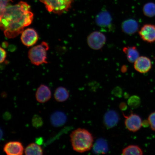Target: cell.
Returning <instances> with one entry per match:
<instances>
[{"label":"cell","instance_id":"8fae6325","mask_svg":"<svg viewBox=\"0 0 155 155\" xmlns=\"http://www.w3.org/2000/svg\"><path fill=\"white\" fill-rule=\"evenodd\" d=\"M35 97L36 100L38 102L40 103H45L51 99V91L48 86L41 84L36 90Z\"/></svg>","mask_w":155,"mask_h":155},{"label":"cell","instance_id":"30bf717a","mask_svg":"<svg viewBox=\"0 0 155 155\" xmlns=\"http://www.w3.org/2000/svg\"><path fill=\"white\" fill-rule=\"evenodd\" d=\"M150 60L145 56L139 57L134 63V67L137 72L142 74L148 73L152 68Z\"/></svg>","mask_w":155,"mask_h":155},{"label":"cell","instance_id":"52a82bcc","mask_svg":"<svg viewBox=\"0 0 155 155\" xmlns=\"http://www.w3.org/2000/svg\"><path fill=\"white\" fill-rule=\"evenodd\" d=\"M38 39L37 32L34 28H27L21 33V41L27 47H31L35 45L38 41Z\"/></svg>","mask_w":155,"mask_h":155},{"label":"cell","instance_id":"277c9868","mask_svg":"<svg viewBox=\"0 0 155 155\" xmlns=\"http://www.w3.org/2000/svg\"><path fill=\"white\" fill-rule=\"evenodd\" d=\"M49 12L58 15L69 10L74 0H40Z\"/></svg>","mask_w":155,"mask_h":155},{"label":"cell","instance_id":"ba28073f","mask_svg":"<svg viewBox=\"0 0 155 155\" xmlns=\"http://www.w3.org/2000/svg\"><path fill=\"white\" fill-rule=\"evenodd\" d=\"M3 150L8 155H22L24 153L25 148L20 141H13L5 143Z\"/></svg>","mask_w":155,"mask_h":155},{"label":"cell","instance_id":"7c38bea8","mask_svg":"<svg viewBox=\"0 0 155 155\" xmlns=\"http://www.w3.org/2000/svg\"><path fill=\"white\" fill-rule=\"evenodd\" d=\"M138 24L134 19H129L126 20L122 24L121 28L123 31L128 35H132L137 31Z\"/></svg>","mask_w":155,"mask_h":155},{"label":"cell","instance_id":"603a6c76","mask_svg":"<svg viewBox=\"0 0 155 155\" xmlns=\"http://www.w3.org/2000/svg\"><path fill=\"white\" fill-rule=\"evenodd\" d=\"M12 1V0H0V15L3 13L8 6L10 5L9 3Z\"/></svg>","mask_w":155,"mask_h":155},{"label":"cell","instance_id":"9a60e30c","mask_svg":"<svg viewBox=\"0 0 155 155\" xmlns=\"http://www.w3.org/2000/svg\"><path fill=\"white\" fill-rule=\"evenodd\" d=\"M54 97L57 102H64L69 98V92L65 87L60 86L56 89L54 93Z\"/></svg>","mask_w":155,"mask_h":155},{"label":"cell","instance_id":"44dd1931","mask_svg":"<svg viewBox=\"0 0 155 155\" xmlns=\"http://www.w3.org/2000/svg\"><path fill=\"white\" fill-rule=\"evenodd\" d=\"M148 120L151 129L155 131V111L152 112L149 115Z\"/></svg>","mask_w":155,"mask_h":155},{"label":"cell","instance_id":"9c48e42d","mask_svg":"<svg viewBox=\"0 0 155 155\" xmlns=\"http://www.w3.org/2000/svg\"><path fill=\"white\" fill-rule=\"evenodd\" d=\"M139 35L144 41L152 43L155 41V26L152 24L143 25L139 31Z\"/></svg>","mask_w":155,"mask_h":155},{"label":"cell","instance_id":"7402d4cb","mask_svg":"<svg viewBox=\"0 0 155 155\" xmlns=\"http://www.w3.org/2000/svg\"><path fill=\"white\" fill-rule=\"evenodd\" d=\"M135 102L139 106L140 104V100L138 97L136 96L132 97L129 100V105L133 107H137Z\"/></svg>","mask_w":155,"mask_h":155},{"label":"cell","instance_id":"d6986e66","mask_svg":"<svg viewBox=\"0 0 155 155\" xmlns=\"http://www.w3.org/2000/svg\"><path fill=\"white\" fill-rule=\"evenodd\" d=\"M143 151L138 145H131L123 149L122 154L124 155H142Z\"/></svg>","mask_w":155,"mask_h":155},{"label":"cell","instance_id":"5b68a950","mask_svg":"<svg viewBox=\"0 0 155 155\" xmlns=\"http://www.w3.org/2000/svg\"><path fill=\"white\" fill-rule=\"evenodd\" d=\"M106 36L99 31L92 32L87 38V42L88 46L94 50L101 49L106 44Z\"/></svg>","mask_w":155,"mask_h":155},{"label":"cell","instance_id":"7a4b0ae2","mask_svg":"<svg viewBox=\"0 0 155 155\" xmlns=\"http://www.w3.org/2000/svg\"><path fill=\"white\" fill-rule=\"evenodd\" d=\"M71 142L73 150L79 153L90 151L94 146V137L87 129H77L71 134Z\"/></svg>","mask_w":155,"mask_h":155},{"label":"cell","instance_id":"6da1fadb","mask_svg":"<svg viewBox=\"0 0 155 155\" xmlns=\"http://www.w3.org/2000/svg\"><path fill=\"white\" fill-rule=\"evenodd\" d=\"M33 13L25 2L9 5L1 14L0 27L7 38H13L21 34L24 28L32 24Z\"/></svg>","mask_w":155,"mask_h":155},{"label":"cell","instance_id":"ac0fdd59","mask_svg":"<svg viewBox=\"0 0 155 155\" xmlns=\"http://www.w3.org/2000/svg\"><path fill=\"white\" fill-rule=\"evenodd\" d=\"M24 153L26 155H42L43 154V151L40 145L32 143L25 148Z\"/></svg>","mask_w":155,"mask_h":155},{"label":"cell","instance_id":"d4e9b609","mask_svg":"<svg viewBox=\"0 0 155 155\" xmlns=\"http://www.w3.org/2000/svg\"><path fill=\"white\" fill-rule=\"evenodd\" d=\"M42 122V121L40 117H38V116H35L32 120V124L35 127H37V123L38 126L41 125V124H42L40 123H41Z\"/></svg>","mask_w":155,"mask_h":155},{"label":"cell","instance_id":"5bb4252c","mask_svg":"<svg viewBox=\"0 0 155 155\" xmlns=\"http://www.w3.org/2000/svg\"><path fill=\"white\" fill-rule=\"evenodd\" d=\"M50 120L52 124L54 127H61L66 122V116L63 112H56L51 115Z\"/></svg>","mask_w":155,"mask_h":155},{"label":"cell","instance_id":"e0dca14e","mask_svg":"<svg viewBox=\"0 0 155 155\" xmlns=\"http://www.w3.org/2000/svg\"><path fill=\"white\" fill-rule=\"evenodd\" d=\"M119 117L117 113L113 111H108L104 117V122L106 127L111 128L117 124Z\"/></svg>","mask_w":155,"mask_h":155},{"label":"cell","instance_id":"484cf974","mask_svg":"<svg viewBox=\"0 0 155 155\" xmlns=\"http://www.w3.org/2000/svg\"><path fill=\"white\" fill-rule=\"evenodd\" d=\"M142 125L143 126H144V127H148L149 126H150V124H149L148 120L143 121Z\"/></svg>","mask_w":155,"mask_h":155},{"label":"cell","instance_id":"4fadbf2b","mask_svg":"<svg viewBox=\"0 0 155 155\" xmlns=\"http://www.w3.org/2000/svg\"><path fill=\"white\" fill-rule=\"evenodd\" d=\"M123 50L127 61L131 63H134L140 57L138 50L135 46H126L123 48Z\"/></svg>","mask_w":155,"mask_h":155},{"label":"cell","instance_id":"3957f363","mask_svg":"<svg viewBox=\"0 0 155 155\" xmlns=\"http://www.w3.org/2000/svg\"><path fill=\"white\" fill-rule=\"evenodd\" d=\"M49 48V45L45 41L31 48L28 53V57L31 63L36 66L48 63L47 51Z\"/></svg>","mask_w":155,"mask_h":155},{"label":"cell","instance_id":"8992f818","mask_svg":"<svg viewBox=\"0 0 155 155\" xmlns=\"http://www.w3.org/2000/svg\"><path fill=\"white\" fill-rule=\"evenodd\" d=\"M125 117V125L127 129L132 132H136L142 127L143 121L140 116L131 112L130 115H125L123 114Z\"/></svg>","mask_w":155,"mask_h":155},{"label":"cell","instance_id":"2e32d148","mask_svg":"<svg viewBox=\"0 0 155 155\" xmlns=\"http://www.w3.org/2000/svg\"><path fill=\"white\" fill-rule=\"evenodd\" d=\"M96 21L99 26L105 27L111 24V17L107 12H102L97 16Z\"/></svg>","mask_w":155,"mask_h":155},{"label":"cell","instance_id":"ffe728a7","mask_svg":"<svg viewBox=\"0 0 155 155\" xmlns=\"http://www.w3.org/2000/svg\"><path fill=\"white\" fill-rule=\"evenodd\" d=\"M143 12L145 16L148 17H153L155 16V4L149 2L145 4L143 6Z\"/></svg>","mask_w":155,"mask_h":155},{"label":"cell","instance_id":"cb8c5ba5","mask_svg":"<svg viewBox=\"0 0 155 155\" xmlns=\"http://www.w3.org/2000/svg\"><path fill=\"white\" fill-rule=\"evenodd\" d=\"M1 59L0 62L2 63L4 62L5 61L6 58L7 57V53L5 50L2 48H1Z\"/></svg>","mask_w":155,"mask_h":155}]
</instances>
